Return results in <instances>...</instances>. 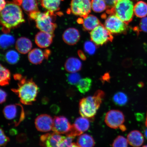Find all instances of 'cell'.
Instances as JSON below:
<instances>
[{
  "label": "cell",
  "mask_w": 147,
  "mask_h": 147,
  "mask_svg": "<svg viewBox=\"0 0 147 147\" xmlns=\"http://www.w3.org/2000/svg\"><path fill=\"white\" fill-rule=\"evenodd\" d=\"M91 9L90 0H71V11L75 15L85 18L89 15Z\"/></svg>",
  "instance_id": "10"
},
{
  "label": "cell",
  "mask_w": 147,
  "mask_h": 147,
  "mask_svg": "<svg viewBox=\"0 0 147 147\" xmlns=\"http://www.w3.org/2000/svg\"><path fill=\"white\" fill-rule=\"evenodd\" d=\"M105 121L107 125L110 128H119L122 131L126 130L125 126L123 125L124 115L119 110H113L108 111L106 115Z\"/></svg>",
  "instance_id": "9"
},
{
  "label": "cell",
  "mask_w": 147,
  "mask_h": 147,
  "mask_svg": "<svg viewBox=\"0 0 147 147\" xmlns=\"http://www.w3.org/2000/svg\"><path fill=\"white\" fill-rule=\"evenodd\" d=\"M6 5V3L5 0H1V7H0V11L3 10Z\"/></svg>",
  "instance_id": "40"
},
{
  "label": "cell",
  "mask_w": 147,
  "mask_h": 147,
  "mask_svg": "<svg viewBox=\"0 0 147 147\" xmlns=\"http://www.w3.org/2000/svg\"><path fill=\"white\" fill-rule=\"evenodd\" d=\"M128 141L122 136H119L116 138L112 144L113 147H128Z\"/></svg>",
  "instance_id": "33"
},
{
  "label": "cell",
  "mask_w": 147,
  "mask_h": 147,
  "mask_svg": "<svg viewBox=\"0 0 147 147\" xmlns=\"http://www.w3.org/2000/svg\"><path fill=\"white\" fill-rule=\"evenodd\" d=\"M10 140L9 138L5 135L2 128H1V146L5 147Z\"/></svg>",
  "instance_id": "35"
},
{
  "label": "cell",
  "mask_w": 147,
  "mask_h": 147,
  "mask_svg": "<svg viewBox=\"0 0 147 147\" xmlns=\"http://www.w3.org/2000/svg\"><path fill=\"white\" fill-rule=\"evenodd\" d=\"M44 53V54H45V58H47L48 57L49 55L50 54V53H51V51L49 50H46L45 51Z\"/></svg>",
  "instance_id": "41"
},
{
  "label": "cell",
  "mask_w": 147,
  "mask_h": 147,
  "mask_svg": "<svg viewBox=\"0 0 147 147\" xmlns=\"http://www.w3.org/2000/svg\"><path fill=\"white\" fill-rule=\"evenodd\" d=\"M128 142L130 145L134 147H139L143 144L144 138L142 133L138 130H133L127 136Z\"/></svg>",
  "instance_id": "17"
},
{
  "label": "cell",
  "mask_w": 147,
  "mask_h": 147,
  "mask_svg": "<svg viewBox=\"0 0 147 147\" xmlns=\"http://www.w3.org/2000/svg\"><path fill=\"white\" fill-rule=\"evenodd\" d=\"M77 144L80 147H94L95 143L91 136L84 134L79 136L77 139Z\"/></svg>",
  "instance_id": "22"
},
{
  "label": "cell",
  "mask_w": 147,
  "mask_h": 147,
  "mask_svg": "<svg viewBox=\"0 0 147 147\" xmlns=\"http://www.w3.org/2000/svg\"><path fill=\"white\" fill-rule=\"evenodd\" d=\"M78 56L81 59L83 60H85L86 59V57L84 53L82 52V51H78Z\"/></svg>",
  "instance_id": "39"
},
{
  "label": "cell",
  "mask_w": 147,
  "mask_h": 147,
  "mask_svg": "<svg viewBox=\"0 0 147 147\" xmlns=\"http://www.w3.org/2000/svg\"><path fill=\"white\" fill-rule=\"evenodd\" d=\"M90 36L92 41L98 46L103 45L113 39L111 33L101 24L91 31Z\"/></svg>",
  "instance_id": "8"
},
{
  "label": "cell",
  "mask_w": 147,
  "mask_h": 147,
  "mask_svg": "<svg viewBox=\"0 0 147 147\" xmlns=\"http://www.w3.org/2000/svg\"><path fill=\"white\" fill-rule=\"evenodd\" d=\"M142 147H147V145H145V146H143Z\"/></svg>",
  "instance_id": "44"
},
{
  "label": "cell",
  "mask_w": 147,
  "mask_h": 147,
  "mask_svg": "<svg viewBox=\"0 0 147 147\" xmlns=\"http://www.w3.org/2000/svg\"><path fill=\"white\" fill-rule=\"evenodd\" d=\"M22 7L26 11L32 12L38 11L36 0H22Z\"/></svg>",
  "instance_id": "27"
},
{
  "label": "cell",
  "mask_w": 147,
  "mask_h": 147,
  "mask_svg": "<svg viewBox=\"0 0 147 147\" xmlns=\"http://www.w3.org/2000/svg\"><path fill=\"white\" fill-rule=\"evenodd\" d=\"M67 78L68 83L71 85H76L81 79L80 74L76 72L67 74Z\"/></svg>",
  "instance_id": "32"
},
{
  "label": "cell",
  "mask_w": 147,
  "mask_h": 147,
  "mask_svg": "<svg viewBox=\"0 0 147 147\" xmlns=\"http://www.w3.org/2000/svg\"><path fill=\"white\" fill-rule=\"evenodd\" d=\"M1 22L3 32H8L25 21L22 11L16 3H10L1 11Z\"/></svg>",
  "instance_id": "1"
},
{
  "label": "cell",
  "mask_w": 147,
  "mask_h": 147,
  "mask_svg": "<svg viewBox=\"0 0 147 147\" xmlns=\"http://www.w3.org/2000/svg\"><path fill=\"white\" fill-rule=\"evenodd\" d=\"M82 24L84 30L92 31L100 25V23L96 16L89 14L84 18Z\"/></svg>",
  "instance_id": "20"
},
{
  "label": "cell",
  "mask_w": 147,
  "mask_h": 147,
  "mask_svg": "<svg viewBox=\"0 0 147 147\" xmlns=\"http://www.w3.org/2000/svg\"><path fill=\"white\" fill-rule=\"evenodd\" d=\"M18 84V88L12 90L18 95L22 103L31 105L36 100L38 88L32 80L22 78Z\"/></svg>",
  "instance_id": "3"
},
{
  "label": "cell",
  "mask_w": 147,
  "mask_h": 147,
  "mask_svg": "<svg viewBox=\"0 0 147 147\" xmlns=\"http://www.w3.org/2000/svg\"><path fill=\"white\" fill-rule=\"evenodd\" d=\"M91 7L94 11L97 13L102 12L107 8L105 0H92Z\"/></svg>",
  "instance_id": "28"
},
{
  "label": "cell",
  "mask_w": 147,
  "mask_h": 147,
  "mask_svg": "<svg viewBox=\"0 0 147 147\" xmlns=\"http://www.w3.org/2000/svg\"><path fill=\"white\" fill-rule=\"evenodd\" d=\"M139 27L140 31L147 33V17L142 18L141 20Z\"/></svg>",
  "instance_id": "37"
},
{
  "label": "cell",
  "mask_w": 147,
  "mask_h": 147,
  "mask_svg": "<svg viewBox=\"0 0 147 147\" xmlns=\"http://www.w3.org/2000/svg\"><path fill=\"white\" fill-rule=\"evenodd\" d=\"M92 82L91 79L89 78L81 79L77 84L76 87L80 93L84 94L90 89Z\"/></svg>",
  "instance_id": "25"
},
{
  "label": "cell",
  "mask_w": 147,
  "mask_h": 147,
  "mask_svg": "<svg viewBox=\"0 0 147 147\" xmlns=\"http://www.w3.org/2000/svg\"><path fill=\"white\" fill-rule=\"evenodd\" d=\"M15 38L11 35L4 34L1 35L0 38V45L2 49H5L13 45Z\"/></svg>",
  "instance_id": "26"
},
{
  "label": "cell",
  "mask_w": 147,
  "mask_h": 147,
  "mask_svg": "<svg viewBox=\"0 0 147 147\" xmlns=\"http://www.w3.org/2000/svg\"><path fill=\"white\" fill-rule=\"evenodd\" d=\"M146 127H147V117H146Z\"/></svg>",
  "instance_id": "43"
},
{
  "label": "cell",
  "mask_w": 147,
  "mask_h": 147,
  "mask_svg": "<svg viewBox=\"0 0 147 147\" xmlns=\"http://www.w3.org/2000/svg\"><path fill=\"white\" fill-rule=\"evenodd\" d=\"M3 112L5 118L15 126L18 125L25 119V112L22 106L20 104L6 106Z\"/></svg>",
  "instance_id": "6"
},
{
  "label": "cell",
  "mask_w": 147,
  "mask_h": 147,
  "mask_svg": "<svg viewBox=\"0 0 147 147\" xmlns=\"http://www.w3.org/2000/svg\"><path fill=\"white\" fill-rule=\"evenodd\" d=\"M84 48L86 52L89 55L94 54L96 50L95 44L93 42L87 41L84 44Z\"/></svg>",
  "instance_id": "34"
},
{
  "label": "cell",
  "mask_w": 147,
  "mask_h": 147,
  "mask_svg": "<svg viewBox=\"0 0 147 147\" xmlns=\"http://www.w3.org/2000/svg\"><path fill=\"white\" fill-rule=\"evenodd\" d=\"M10 71L1 64L0 76V84L1 86H5L8 85L10 82Z\"/></svg>",
  "instance_id": "29"
},
{
  "label": "cell",
  "mask_w": 147,
  "mask_h": 147,
  "mask_svg": "<svg viewBox=\"0 0 147 147\" xmlns=\"http://www.w3.org/2000/svg\"><path fill=\"white\" fill-rule=\"evenodd\" d=\"M127 25L115 14L111 13L106 18L104 26L111 34H125L128 30Z\"/></svg>",
  "instance_id": "7"
},
{
  "label": "cell",
  "mask_w": 147,
  "mask_h": 147,
  "mask_svg": "<svg viewBox=\"0 0 147 147\" xmlns=\"http://www.w3.org/2000/svg\"><path fill=\"white\" fill-rule=\"evenodd\" d=\"M135 0H118L110 12L127 24L133 19Z\"/></svg>",
  "instance_id": "4"
},
{
  "label": "cell",
  "mask_w": 147,
  "mask_h": 147,
  "mask_svg": "<svg viewBox=\"0 0 147 147\" xmlns=\"http://www.w3.org/2000/svg\"><path fill=\"white\" fill-rule=\"evenodd\" d=\"M32 46V42L28 38L21 37L16 41V48L20 53L25 54L31 50Z\"/></svg>",
  "instance_id": "18"
},
{
  "label": "cell",
  "mask_w": 147,
  "mask_h": 147,
  "mask_svg": "<svg viewBox=\"0 0 147 147\" xmlns=\"http://www.w3.org/2000/svg\"><path fill=\"white\" fill-rule=\"evenodd\" d=\"M144 135L145 136L146 138L147 139V127L146 130H145L144 131Z\"/></svg>",
  "instance_id": "42"
},
{
  "label": "cell",
  "mask_w": 147,
  "mask_h": 147,
  "mask_svg": "<svg viewBox=\"0 0 147 147\" xmlns=\"http://www.w3.org/2000/svg\"><path fill=\"white\" fill-rule=\"evenodd\" d=\"M105 95L103 91L98 90L93 96H89L81 99L79 104V111L82 116L90 119L94 118Z\"/></svg>",
  "instance_id": "2"
},
{
  "label": "cell",
  "mask_w": 147,
  "mask_h": 147,
  "mask_svg": "<svg viewBox=\"0 0 147 147\" xmlns=\"http://www.w3.org/2000/svg\"><path fill=\"white\" fill-rule=\"evenodd\" d=\"M62 1V0H41V2L42 6L52 14L59 9L61 2Z\"/></svg>",
  "instance_id": "23"
},
{
  "label": "cell",
  "mask_w": 147,
  "mask_h": 147,
  "mask_svg": "<svg viewBox=\"0 0 147 147\" xmlns=\"http://www.w3.org/2000/svg\"><path fill=\"white\" fill-rule=\"evenodd\" d=\"M35 124L38 131L42 132H49L52 130L53 119L49 115H40L36 119Z\"/></svg>",
  "instance_id": "14"
},
{
  "label": "cell",
  "mask_w": 147,
  "mask_h": 147,
  "mask_svg": "<svg viewBox=\"0 0 147 147\" xmlns=\"http://www.w3.org/2000/svg\"><path fill=\"white\" fill-rule=\"evenodd\" d=\"M5 59L8 63L14 64L19 61L20 56L18 53L14 50H10L7 51L5 55Z\"/></svg>",
  "instance_id": "31"
},
{
  "label": "cell",
  "mask_w": 147,
  "mask_h": 147,
  "mask_svg": "<svg viewBox=\"0 0 147 147\" xmlns=\"http://www.w3.org/2000/svg\"><path fill=\"white\" fill-rule=\"evenodd\" d=\"M134 14L138 18H143L147 16V3L139 1L135 3L134 8Z\"/></svg>",
  "instance_id": "24"
},
{
  "label": "cell",
  "mask_w": 147,
  "mask_h": 147,
  "mask_svg": "<svg viewBox=\"0 0 147 147\" xmlns=\"http://www.w3.org/2000/svg\"><path fill=\"white\" fill-rule=\"evenodd\" d=\"M45 57L44 53L41 49H35L29 53L28 59L31 63L35 64L41 63Z\"/></svg>",
  "instance_id": "21"
},
{
  "label": "cell",
  "mask_w": 147,
  "mask_h": 147,
  "mask_svg": "<svg viewBox=\"0 0 147 147\" xmlns=\"http://www.w3.org/2000/svg\"><path fill=\"white\" fill-rule=\"evenodd\" d=\"M113 99L115 103L119 106L125 105L128 101L127 95L122 92H118L115 93Z\"/></svg>",
  "instance_id": "30"
},
{
  "label": "cell",
  "mask_w": 147,
  "mask_h": 147,
  "mask_svg": "<svg viewBox=\"0 0 147 147\" xmlns=\"http://www.w3.org/2000/svg\"><path fill=\"white\" fill-rule=\"evenodd\" d=\"M105 1L107 6L106 13L108 14H110L118 0H105Z\"/></svg>",
  "instance_id": "36"
},
{
  "label": "cell",
  "mask_w": 147,
  "mask_h": 147,
  "mask_svg": "<svg viewBox=\"0 0 147 147\" xmlns=\"http://www.w3.org/2000/svg\"><path fill=\"white\" fill-rule=\"evenodd\" d=\"M72 126L68 119L64 116L55 117L53 119L52 130L55 133L67 135L70 132Z\"/></svg>",
  "instance_id": "12"
},
{
  "label": "cell",
  "mask_w": 147,
  "mask_h": 147,
  "mask_svg": "<svg viewBox=\"0 0 147 147\" xmlns=\"http://www.w3.org/2000/svg\"><path fill=\"white\" fill-rule=\"evenodd\" d=\"M0 94H1V100H0V102H1V104H2L4 103L6 101L7 95L6 92L1 89V93H0Z\"/></svg>",
  "instance_id": "38"
},
{
  "label": "cell",
  "mask_w": 147,
  "mask_h": 147,
  "mask_svg": "<svg viewBox=\"0 0 147 147\" xmlns=\"http://www.w3.org/2000/svg\"><path fill=\"white\" fill-rule=\"evenodd\" d=\"M90 126L89 119L84 117H78L72 125L70 132L67 135L75 138L80 136L89 129Z\"/></svg>",
  "instance_id": "13"
},
{
  "label": "cell",
  "mask_w": 147,
  "mask_h": 147,
  "mask_svg": "<svg viewBox=\"0 0 147 147\" xmlns=\"http://www.w3.org/2000/svg\"><path fill=\"white\" fill-rule=\"evenodd\" d=\"M62 38L65 43L69 45H74L80 40V33L78 29L71 28L64 32Z\"/></svg>",
  "instance_id": "15"
},
{
  "label": "cell",
  "mask_w": 147,
  "mask_h": 147,
  "mask_svg": "<svg viewBox=\"0 0 147 147\" xmlns=\"http://www.w3.org/2000/svg\"><path fill=\"white\" fill-rule=\"evenodd\" d=\"M54 36L53 35L41 31L36 35L35 41L38 47L45 48L51 45Z\"/></svg>",
  "instance_id": "16"
},
{
  "label": "cell",
  "mask_w": 147,
  "mask_h": 147,
  "mask_svg": "<svg viewBox=\"0 0 147 147\" xmlns=\"http://www.w3.org/2000/svg\"><path fill=\"white\" fill-rule=\"evenodd\" d=\"M65 136L55 133H47L40 137V142L42 147H60Z\"/></svg>",
  "instance_id": "11"
},
{
  "label": "cell",
  "mask_w": 147,
  "mask_h": 147,
  "mask_svg": "<svg viewBox=\"0 0 147 147\" xmlns=\"http://www.w3.org/2000/svg\"><path fill=\"white\" fill-rule=\"evenodd\" d=\"M52 14L48 11L45 13L36 11L30 12L29 16L31 19L35 20L36 27L42 32L54 35L57 26L53 22Z\"/></svg>",
  "instance_id": "5"
},
{
  "label": "cell",
  "mask_w": 147,
  "mask_h": 147,
  "mask_svg": "<svg viewBox=\"0 0 147 147\" xmlns=\"http://www.w3.org/2000/svg\"><path fill=\"white\" fill-rule=\"evenodd\" d=\"M82 64L81 61L78 58L75 57L69 58L65 62V69L69 73H76L82 69Z\"/></svg>",
  "instance_id": "19"
}]
</instances>
